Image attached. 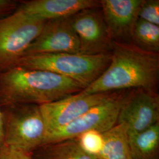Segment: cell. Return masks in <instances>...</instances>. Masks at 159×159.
Wrapping results in <instances>:
<instances>
[{
    "mask_svg": "<svg viewBox=\"0 0 159 159\" xmlns=\"http://www.w3.org/2000/svg\"><path fill=\"white\" fill-rule=\"evenodd\" d=\"M98 8L82 10L70 17L79 39L80 54L96 55L110 53L113 41L108 34L102 12Z\"/></svg>",
    "mask_w": 159,
    "mask_h": 159,
    "instance_id": "9c48e42d",
    "label": "cell"
},
{
    "mask_svg": "<svg viewBox=\"0 0 159 159\" xmlns=\"http://www.w3.org/2000/svg\"><path fill=\"white\" fill-rule=\"evenodd\" d=\"M103 146L97 159H133L129 144L128 129L117 124L102 133Z\"/></svg>",
    "mask_w": 159,
    "mask_h": 159,
    "instance_id": "4fadbf2b",
    "label": "cell"
},
{
    "mask_svg": "<svg viewBox=\"0 0 159 159\" xmlns=\"http://www.w3.org/2000/svg\"><path fill=\"white\" fill-rule=\"evenodd\" d=\"M110 60V53L40 54L23 56L16 66L52 72L74 80L86 88L104 73Z\"/></svg>",
    "mask_w": 159,
    "mask_h": 159,
    "instance_id": "3957f363",
    "label": "cell"
},
{
    "mask_svg": "<svg viewBox=\"0 0 159 159\" xmlns=\"http://www.w3.org/2000/svg\"><path fill=\"white\" fill-rule=\"evenodd\" d=\"M121 91L91 94L80 92L56 102L41 105L40 110L46 127V136L67 125L91 108L117 96Z\"/></svg>",
    "mask_w": 159,
    "mask_h": 159,
    "instance_id": "52a82bcc",
    "label": "cell"
},
{
    "mask_svg": "<svg viewBox=\"0 0 159 159\" xmlns=\"http://www.w3.org/2000/svg\"><path fill=\"white\" fill-rule=\"evenodd\" d=\"M159 123V96L156 91L135 89L125 94L117 124H125L129 134L138 133Z\"/></svg>",
    "mask_w": 159,
    "mask_h": 159,
    "instance_id": "ba28073f",
    "label": "cell"
},
{
    "mask_svg": "<svg viewBox=\"0 0 159 159\" xmlns=\"http://www.w3.org/2000/svg\"><path fill=\"white\" fill-rule=\"evenodd\" d=\"M77 138L81 148L96 157L103 146L102 133L96 131H89L83 133Z\"/></svg>",
    "mask_w": 159,
    "mask_h": 159,
    "instance_id": "e0dca14e",
    "label": "cell"
},
{
    "mask_svg": "<svg viewBox=\"0 0 159 159\" xmlns=\"http://www.w3.org/2000/svg\"><path fill=\"white\" fill-rule=\"evenodd\" d=\"M46 23L17 10L0 18V73L16 66Z\"/></svg>",
    "mask_w": 159,
    "mask_h": 159,
    "instance_id": "5b68a950",
    "label": "cell"
},
{
    "mask_svg": "<svg viewBox=\"0 0 159 159\" xmlns=\"http://www.w3.org/2000/svg\"><path fill=\"white\" fill-rule=\"evenodd\" d=\"M4 144V127L2 114L0 107V148Z\"/></svg>",
    "mask_w": 159,
    "mask_h": 159,
    "instance_id": "44dd1931",
    "label": "cell"
},
{
    "mask_svg": "<svg viewBox=\"0 0 159 159\" xmlns=\"http://www.w3.org/2000/svg\"><path fill=\"white\" fill-rule=\"evenodd\" d=\"M128 90L97 106L67 125L46 134L44 144L76 138L89 131L104 133L117 125L120 110Z\"/></svg>",
    "mask_w": 159,
    "mask_h": 159,
    "instance_id": "8992f818",
    "label": "cell"
},
{
    "mask_svg": "<svg viewBox=\"0 0 159 159\" xmlns=\"http://www.w3.org/2000/svg\"><path fill=\"white\" fill-rule=\"evenodd\" d=\"M33 159H97L80 145L77 138L44 144L33 153Z\"/></svg>",
    "mask_w": 159,
    "mask_h": 159,
    "instance_id": "5bb4252c",
    "label": "cell"
},
{
    "mask_svg": "<svg viewBox=\"0 0 159 159\" xmlns=\"http://www.w3.org/2000/svg\"><path fill=\"white\" fill-rule=\"evenodd\" d=\"M1 109L4 144L30 153L44 144L46 127L40 106L18 104Z\"/></svg>",
    "mask_w": 159,
    "mask_h": 159,
    "instance_id": "277c9868",
    "label": "cell"
},
{
    "mask_svg": "<svg viewBox=\"0 0 159 159\" xmlns=\"http://www.w3.org/2000/svg\"><path fill=\"white\" fill-rule=\"evenodd\" d=\"M110 54L108 67L81 93L91 94L135 89L157 91L159 53L144 50L132 43L113 41Z\"/></svg>",
    "mask_w": 159,
    "mask_h": 159,
    "instance_id": "6da1fadb",
    "label": "cell"
},
{
    "mask_svg": "<svg viewBox=\"0 0 159 159\" xmlns=\"http://www.w3.org/2000/svg\"><path fill=\"white\" fill-rule=\"evenodd\" d=\"M143 0L100 1L102 16L112 41L129 43L133 29L139 19Z\"/></svg>",
    "mask_w": 159,
    "mask_h": 159,
    "instance_id": "8fae6325",
    "label": "cell"
},
{
    "mask_svg": "<svg viewBox=\"0 0 159 159\" xmlns=\"http://www.w3.org/2000/svg\"><path fill=\"white\" fill-rule=\"evenodd\" d=\"M0 159H33V153L3 144L0 148Z\"/></svg>",
    "mask_w": 159,
    "mask_h": 159,
    "instance_id": "d6986e66",
    "label": "cell"
},
{
    "mask_svg": "<svg viewBox=\"0 0 159 159\" xmlns=\"http://www.w3.org/2000/svg\"><path fill=\"white\" fill-rule=\"evenodd\" d=\"M129 137L133 159H159V123Z\"/></svg>",
    "mask_w": 159,
    "mask_h": 159,
    "instance_id": "9a60e30c",
    "label": "cell"
},
{
    "mask_svg": "<svg viewBox=\"0 0 159 159\" xmlns=\"http://www.w3.org/2000/svg\"><path fill=\"white\" fill-rule=\"evenodd\" d=\"M82 84L45 70L15 66L0 73V107L18 104L41 106L80 93Z\"/></svg>",
    "mask_w": 159,
    "mask_h": 159,
    "instance_id": "7a4b0ae2",
    "label": "cell"
},
{
    "mask_svg": "<svg viewBox=\"0 0 159 159\" xmlns=\"http://www.w3.org/2000/svg\"><path fill=\"white\" fill-rule=\"evenodd\" d=\"M131 43L144 50L159 53V26L139 18L132 31Z\"/></svg>",
    "mask_w": 159,
    "mask_h": 159,
    "instance_id": "2e32d148",
    "label": "cell"
},
{
    "mask_svg": "<svg viewBox=\"0 0 159 159\" xmlns=\"http://www.w3.org/2000/svg\"><path fill=\"white\" fill-rule=\"evenodd\" d=\"M19 1L14 0H0V18L10 15L16 11Z\"/></svg>",
    "mask_w": 159,
    "mask_h": 159,
    "instance_id": "ffe728a7",
    "label": "cell"
},
{
    "mask_svg": "<svg viewBox=\"0 0 159 159\" xmlns=\"http://www.w3.org/2000/svg\"><path fill=\"white\" fill-rule=\"evenodd\" d=\"M139 18L159 26V0H143L139 12Z\"/></svg>",
    "mask_w": 159,
    "mask_h": 159,
    "instance_id": "ac0fdd59",
    "label": "cell"
},
{
    "mask_svg": "<svg viewBox=\"0 0 159 159\" xmlns=\"http://www.w3.org/2000/svg\"><path fill=\"white\" fill-rule=\"evenodd\" d=\"M79 39L70 17L47 21L23 56L53 53H80Z\"/></svg>",
    "mask_w": 159,
    "mask_h": 159,
    "instance_id": "30bf717a",
    "label": "cell"
},
{
    "mask_svg": "<svg viewBox=\"0 0 159 159\" xmlns=\"http://www.w3.org/2000/svg\"><path fill=\"white\" fill-rule=\"evenodd\" d=\"M100 7L97 0H29L19 1L17 10L44 21L71 17L82 10Z\"/></svg>",
    "mask_w": 159,
    "mask_h": 159,
    "instance_id": "7c38bea8",
    "label": "cell"
}]
</instances>
